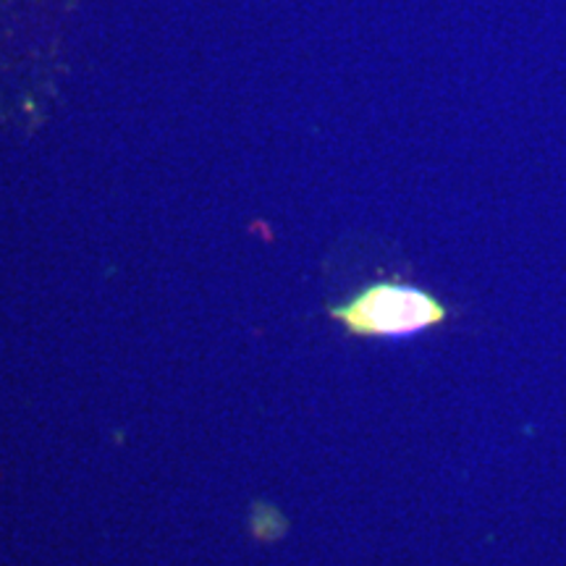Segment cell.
Here are the masks:
<instances>
[{
    "label": "cell",
    "instance_id": "1",
    "mask_svg": "<svg viewBox=\"0 0 566 566\" xmlns=\"http://www.w3.org/2000/svg\"><path fill=\"white\" fill-rule=\"evenodd\" d=\"M328 315L357 338H409L446 323L449 310L420 286L401 279H380L328 307Z\"/></svg>",
    "mask_w": 566,
    "mask_h": 566
}]
</instances>
